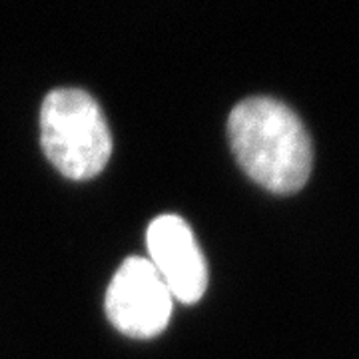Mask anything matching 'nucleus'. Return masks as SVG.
Returning <instances> with one entry per match:
<instances>
[{"instance_id": "1", "label": "nucleus", "mask_w": 359, "mask_h": 359, "mask_svg": "<svg viewBox=\"0 0 359 359\" xmlns=\"http://www.w3.org/2000/svg\"><path fill=\"white\" fill-rule=\"evenodd\" d=\"M231 152L244 172L273 194L302 190L311 174V140L302 120L280 100L254 96L228 120Z\"/></svg>"}, {"instance_id": "2", "label": "nucleus", "mask_w": 359, "mask_h": 359, "mask_svg": "<svg viewBox=\"0 0 359 359\" xmlns=\"http://www.w3.org/2000/svg\"><path fill=\"white\" fill-rule=\"evenodd\" d=\"M44 154L62 176L96 178L112 154V134L100 104L80 88H56L40 110Z\"/></svg>"}, {"instance_id": "3", "label": "nucleus", "mask_w": 359, "mask_h": 359, "mask_svg": "<svg viewBox=\"0 0 359 359\" xmlns=\"http://www.w3.org/2000/svg\"><path fill=\"white\" fill-rule=\"evenodd\" d=\"M106 316L120 334L150 339L166 330L172 318V294L146 257H128L106 292Z\"/></svg>"}, {"instance_id": "4", "label": "nucleus", "mask_w": 359, "mask_h": 359, "mask_svg": "<svg viewBox=\"0 0 359 359\" xmlns=\"http://www.w3.org/2000/svg\"><path fill=\"white\" fill-rule=\"evenodd\" d=\"M146 244L172 297L182 304L200 302L208 287V266L188 222L174 214L158 216L148 228Z\"/></svg>"}]
</instances>
